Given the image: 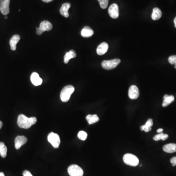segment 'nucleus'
<instances>
[{"instance_id": "obj_17", "label": "nucleus", "mask_w": 176, "mask_h": 176, "mask_svg": "<svg viewBox=\"0 0 176 176\" xmlns=\"http://www.w3.org/2000/svg\"><path fill=\"white\" fill-rule=\"evenodd\" d=\"M163 150L164 152L168 153H173L176 152V144L169 143L163 146Z\"/></svg>"}, {"instance_id": "obj_10", "label": "nucleus", "mask_w": 176, "mask_h": 176, "mask_svg": "<svg viewBox=\"0 0 176 176\" xmlns=\"http://www.w3.org/2000/svg\"><path fill=\"white\" fill-rule=\"evenodd\" d=\"M27 140L25 136H17L15 140V147L16 149H19L21 147L27 142Z\"/></svg>"}, {"instance_id": "obj_4", "label": "nucleus", "mask_w": 176, "mask_h": 176, "mask_svg": "<svg viewBox=\"0 0 176 176\" xmlns=\"http://www.w3.org/2000/svg\"><path fill=\"white\" fill-rule=\"evenodd\" d=\"M120 62L121 61L119 59H114L111 60H104L102 62L101 65L104 69L110 70L115 68Z\"/></svg>"}, {"instance_id": "obj_2", "label": "nucleus", "mask_w": 176, "mask_h": 176, "mask_svg": "<svg viewBox=\"0 0 176 176\" xmlns=\"http://www.w3.org/2000/svg\"><path fill=\"white\" fill-rule=\"evenodd\" d=\"M74 91V88L72 85L65 86L61 90L60 93V98L64 102H68L70 99V96Z\"/></svg>"}, {"instance_id": "obj_20", "label": "nucleus", "mask_w": 176, "mask_h": 176, "mask_svg": "<svg viewBox=\"0 0 176 176\" xmlns=\"http://www.w3.org/2000/svg\"><path fill=\"white\" fill-rule=\"evenodd\" d=\"M162 16V12L160 9L157 7H155L153 10V13L152 14V19L153 20H157L160 19Z\"/></svg>"}, {"instance_id": "obj_25", "label": "nucleus", "mask_w": 176, "mask_h": 176, "mask_svg": "<svg viewBox=\"0 0 176 176\" xmlns=\"http://www.w3.org/2000/svg\"><path fill=\"white\" fill-rule=\"evenodd\" d=\"M78 137L81 140H85L87 138V133L83 131L79 132L78 134Z\"/></svg>"}, {"instance_id": "obj_29", "label": "nucleus", "mask_w": 176, "mask_h": 176, "mask_svg": "<svg viewBox=\"0 0 176 176\" xmlns=\"http://www.w3.org/2000/svg\"><path fill=\"white\" fill-rule=\"evenodd\" d=\"M170 162L172 164V166H176V157H173L170 160Z\"/></svg>"}, {"instance_id": "obj_37", "label": "nucleus", "mask_w": 176, "mask_h": 176, "mask_svg": "<svg viewBox=\"0 0 176 176\" xmlns=\"http://www.w3.org/2000/svg\"><path fill=\"white\" fill-rule=\"evenodd\" d=\"M175 68L176 69V64L175 65Z\"/></svg>"}, {"instance_id": "obj_32", "label": "nucleus", "mask_w": 176, "mask_h": 176, "mask_svg": "<svg viewBox=\"0 0 176 176\" xmlns=\"http://www.w3.org/2000/svg\"><path fill=\"white\" fill-rule=\"evenodd\" d=\"M162 132H163V129H161V128H160V129H157V133H162Z\"/></svg>"}, {"instance_id": "obj_18", "label": "nucleus", "mask_w": 176, "mask_h": 176, "mask_svg": "<svg viewBox=\"0 0 176 176\" xmlns=\"http://www.w3.org/2000/svg\"><path fill=\"white\" fill-rule=\"evenodd\" d=\"M76 57V53L74 52V51L70 50L69 52H67L65 55L64 58V62L65 64H68L70 59Z\"/></svg>"}, {"instance_id": "obj_22", "label": "nucleus", "mask_w": 176, "mask_h": 176, "mask_svg": "<svg viewBox=\"0 0 176 176\" xmlns=\"http://www.w3.org/2000/svg\"><path fill=\"white\" fill-rule=\"evenodd\" d=\"M86 119L89 124H93L94 123H96L99 120L98 116L96 115H88L86 116Z\"/></svg>"}, {"instance_id": "obj_39", "label": "nucleus", "mask_w": 176, "mask_h": 176, "mask_svg": "<svg viewBox=\"0 0 176 176\" xmlns=\"http://www.w3.org/2000/svg\"></svg>"}, {"instance_id": "obj_15", "label": "nucleus", "mask_w": 176, "mask_h": 176, "mask_svg": "<svg viewBox=\"0 0 176 176\" xmlns=\"http://www.w3.org/2000/svg\"><path fill=\"white\" fill-rule=\"evenodd\" d=\"M39 29L43 32L46 31H50L52 28V25L49 22L47 21H43L40 23Z\"/></svg>"}, {"instance_id": "obj_28", "label": "nucleus", "mask_w": 176, "mask_h": 176, "mask_svg": "<svg viewBox=\"0 0 176 176\" xmlns=\"http://www.w3.org/2000/svg\"><path fill=\"white\" fill-rule=\"evenodd\" d=\"M23 176H33V175L31 174V173L27 170L24 171L23 173Z\"/></svg>"}, {"instance_id": "obj_16", "label": "nucleus", "mask_w": 176, "mask_h": 176, "mask_svg": "<svg viewBox=\"0 0 176 176\" xmlns=\"http://www.w3.org/2000/svg\"><path fill=\"white\" fill-rule=\"evenodd\" d=\"M94 32L93 29L89 27L86 26L81 31V36L83 37L89 38L92 36Z\"/></svg>"}, {"instance_id": "obj_26", "label": "nucleus", "mask_w": 176, "mask_h": 176, "mask_svg": "<svg viewBox=\"0 0 176 176\" xmlns=\"http://www.w3.org/2000/svg\"><path fill=\"white\" fill-rule=\"evenodd\" d=\"M99 2L100 6L102 9L107 8L109 4V0H98Z\"/></svg>"}, {"instance_id": "obj_21", "label": "nucleus", "mask_w": 176, "mask_h": 176, "mask_svg": "<svg viewBox=\"0 0 176 176\" xmlns=\"http://www.w3.org/2000/svg\"><path fill=\"white\" fill-rule=\"evenodd\" d=\"M153 125V121L152 119H149L147 120L145 124L141 126L140 130L141 131H144L145 132H148L151 130V127Z\"/></svg>"}, {"instance_id": "obj_13", "label": "nucleus", "mask_w": 176, "mask_h": 176, "mask_svg": "<svg viewBox=\"0 0 176 176\" xmlns=\"http://www.w3.org/2000/svg\"><path fill=\"white\" fill-rule=\"evenodd\" d=\"M70 6H71L69 2H66L62 5V6L60 9V13L61 15L65 17H69V14L68 10L70 7Z\"/></svg>"}, {"instance_id": "obj_14", "label": "nucleus", "mask_w": 176, "mask_h": 176, "mask_svg": "<svg viewBox=\"0 0 176 176\" xmlns=\"http://www.w3.org/2000/svg\"><path fill=\"white\" fill-rule=\"evenodd\" d=\"M20 40V36L19 35L16 34L13 35V36L11 38L10 41V46L12 51H15L16 49V45L18 43Z\"/></svg>"}, {"instance_id": "obj_9", "label": "nucleus", "mask_w": 176, "mask_h": 176, "mask_svg": "<svg viewBox=\"0 0 176 176\" xmlns=\"http://www.w3.org/2000/svg\"><path fill=\"white\" fill-rule=\"evenodd\" d=\"M140 95L139 88L135 85H132L128 90V96L131 99H136Z\"/></svg>"}, {"instance_id": "obj_3", "label": "nucleus", "mask_w": 176, "mask_h": 176, "mask_svg": "<svg viewBox=\"0 0 176 176\" xmlns=\"http://www.w3.org/2000/svg\"><path fill=\"white\" fill-rule=\"evenodd\" d=\"M123 160L125 164L131 166H136L139 164V158L133 154H126L123 156Z\"/></svg>"}, {"instance_id": "obj_24", "label": "nucleus", "mask_w": 176, "mask_h": 176, "mask_svg": "<svg viewBox=\"0 0 176 176\" xmlns=\"http://www.w3.org/2000/svg\"><path fill=\"white\" fill-rule=\"evenodd\" d=\"M168 135L167 134H164L162 133H160L157 135H156L153 137V140L155 141H158L160 140H165L168 139Z\"/></svg>"}, {"instance_id": "obj_30", "label": "nucleus", "mask_w": 176, "mask_h": 176, "mask_svg": "<svg viewBox=\"0 0 176 176\" xmlns=\"http://www.w3.org/2000/svg\"><path fill=\"white\" fill-rule=\"evenodd\" d=\"M43 33V32L39 29V27H36V34H37V35H41Z\"/></svg>"}, {"instance_id": "obj_8", "label": "nucleus", "mask_w": 176, "mask_h": 176, "mask_svg": "<svg viewBox=\"0 0 176 176\" xmlns=\"http://www.w3.org/2000/svg\"><path fill=\"white\" fill-rule=\"evenodd\" d=\"M108 13L111 17L113 19H117L119 17V6L117 4H113L110 6Z\"/></svg>"}, {"instance_id": "obj_19", "label": "nucleus", "mask_w": 176, "mask_h": 176, "mask_svg": "<svg viewBox=\"0 0 176 176\" xmlns=\"http://www.w3.org/2000/svg\"><path fill=\"white\" fill-rule=\"evenodd\" d=\"M163 99L164 100L162 103V106L163 107H166L174 101L175 98L173 95H168L166 94L163 97Z\"/></svg>"}, {"instance_id": "obj_38", "label": "nucleus", "mask_w": 176, "mask_h": 176, "mask_svg": "<svg viewBox=\"0 0 176 176\" xmlns=\"http://www.w3.org/2000/svg\"><path fill=\"white\" fill-rule=\"evenodd\" d=\"M142 166V164H141L140 165V167Z\"/></svg>"}, {"instance_id": "obj_36", "label": "nucleus", "mask_w": 176, "mask_h": 176, "mask_svg": "<svg viewBox=\"0 0 176 176\" xmlns=\"http://www.w3.org/2000/svg\"><path fill=\"white\" fill-rule=\"evenodd\" d=\"M7 18H8V17H7V16H6V15L5 16V19H7Z\"/></svg>"}, {"instance_id": "obj_12", "label": "nucleus", "mask_w": 176, "mask_h": 176, "mask_svg": "<svg viewBox=\"0 0 176 176\" xmlns=\"http://www.w3.org/2000/svg\"><path fill=\"white\" fill-rule=\"evenodd\" d=\"M109 48V45L106 42H103L100 44L96 49V52L99 55H104L107 52Z\"/></svg>"}, {"instance_id": "obj_5", "label": "nucleus", "mask_w": 176, "mask_h": 176, "mask_svg": "<svg viewBox=\"0 0 176 176\" xmlns=\"http://www.w3.org/2000/svg\"><path fill=\"white\" fill-rule=\"evenodd\" d=\"M68 172L70 176H83V170L78 165L73 164L68 168Z\"/></svg>"}, {"instance_id": "obj_27", "label": "nucleus", "mask_w": 176, "mask_h": 176, "mask_svg": "<svg viewBox=\"0 0 176 176\" xmlns=\"http://www.w3.org/2000/svg\"><path fill=\"white\" fill-rule=\"evenodd\" d=\"M169 63L175 65L176 64V55H172L168 58Z\"/></svg>"}, {"instance_id": "obj_34", "label": "nucleus", "mask_w": 176, "mask_h": 176, "mask_svg": "<svg viewBox=\"0 0 176 176\" xmlns=\"http://www.w3.org/2000/svg\"><path fill=\"white\" fill-rule=\"evenodd\" d=\"M174 24H175V27H176V17H175V19H174Z\"/></svg>"}, {"instance_id": "obj_31", "label": "nucleus", "mask_w": 176, "mask_h": 176, "mask_svg": "<svg viewBox=\"0 0 176 176\" xmlns=\"http://www.w3.org/2000/svg\"><path fill=\"white\" fill-rule=\"evenodd\" d=\"M43 2H47V3H48V2H51L53 1V0H42Z\"/></svg>"}, {"instance_id": "obj_23", "label": "nucleus", "mask_w": 176, "mask_h": 176, "mask_svg": "<svg viewBox=\"0 0 176 176\" xmlns=\"http://www.w3.org/2000/svg\"><path fill=\"white\" fill-rule=\"evenodd\" d=\"M7 148L4 142H0V155L2 157L5 158L7 155Z\"/></svg>"}, {"instance_id": "obj_7", "label": "nucleus", "mask_w": 176, "mask_h": 176, "mask_svg": "<svg viewBox=\"0 0 176 176\" xmlns=\"http://www.w3.org/2000/svg\"><path fill=\"white\" fill-rule=\"evenodd\" d=\"M10 0H0V11L4 15L10 13Z\"/></svg>"}, {"instance_id": "obj_6", "label": "nucleus", "mask_w": 176, "mask_h": 176, "mask_svg": "<svg viewBox=\"0 0 176 176\" xmlns=\"http://www.w3.org/2000/svg\"><path fill=\"white\" fill-rule=\"evenodd\" d=\"M48 140L54 148H58L60 143V137L58 135L53 132L49 133L48 136Z\"/></svg>"}, {"instance_id": "obj_35", "label": "nucleus", "mask_w": 176, "mask_h": 176, "mask_svg": "<svg viewBox=\"0 0 176 176\" xmlns=\"http://www.w3.org/2000/svg\"><path fill=\"white\" fill-rule=\"evenodd\" d=\"M0 176H5L4 173L0 172Z\"/></svg>"}, {"instance_id": "obj_11", "label": "nucleus", "mask_w": 176, "mask_h": 176, "mask_svg": "<svg viewBox=\"0 0 176 176\" xmlns=\"http://www.w3.org/2000/svg\"><path fill=\"white\" fill-rule=\"evenodd\" d=\"M31 80L32 83L33 84L34 86H39L42 83V79L40 78L39 74L35 72L32 73L31 75Z\"/></svg>"}, {"instance_id": "obj_1", "label": "nucleus", "mask_w": 176, "mask_h": 176, "mask_svg": "<svg viewBox=\"0 0 176 176\" xmlns=\"http://www.w3.org/2000/svg\"><path fill=\"white\" fill-rule=\"evenodd\" d=\"M36 122L37 119L35 117H27L24 115L21 114L18 117L17 124L21 128L28 129Z\"/></svg>"}, {"instance_id": "obj_33", "label": "nucleus", "mask_w": 176, "mask_h": 176, "mask_svg": "<svg viewBox=\"0 0 176 176\" xmlns=\"http://www.w3.org/2000/svg\"><path fill=\"white\" fill-rule=\"evenodd\" d=\"M2 122L1 121H0V129H1L2 127Z\"/></svg>"}]
</instances>
